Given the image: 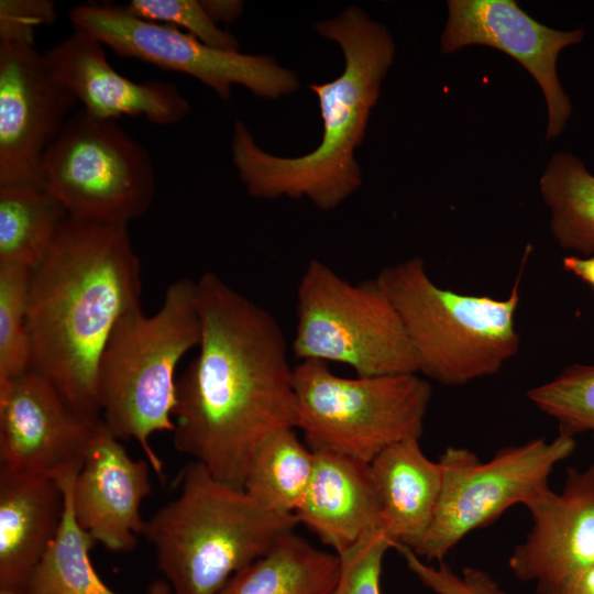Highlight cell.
Wrapping results in <instances>:
<instances>
[{"mask_svg": "<svg viewBox=\"0 0 594 594\" xmlns=\"http://www.w3.org/2000/svg\"><path fill=\"white\" fill-rule=\"evenodd\" d=\"M201 338L176 383L174 447L243 488L257 447L296 429L294 366L275 317L212 272L196 282Z\"/></svg>", "mask_w": 594, "mask_h": 594, "instance_id": "6da1fadb", "label": "cell"}, {"mask_svg": "<svg viewBox=\"0 0 594 594\" xmlns=\"http://www.w3.org/2000/svg\"><path fill=\"white\" fill-rule=\"evenodd\" d=\"M141 266L125 223L68 217L31 271L30 370L84 421L101 420L97 370L117 322L141 308Z\"/></svg>", "mask_w": 594, "mask_h": 594, "instance_id": "7a4b0ae2", "label": "cell"}, {"mask_svg": "<svg viewBox=\"0 0 594 594\" xmlns=\"http://www.w3.org/2000/svg\"><path fill=\"white\" fill-rule=\"evenodd\" d=\"M316 30L341 47L345 66L334 80L310 85L319 100L322 140L310 153L280 157L263 151L241 120L234 123L231 154L241 182L256 198L307 197L331 210L361 186L354 150L362 143L395 45L384 25L358 7L319 22Z\"/></svg>", "mask_w": 594, "mask_h": 594, "instance_id": "3957f363", "label": "cell"}, {"mask_svg": "<svg viewBox=\"0 0 594 594\" xmlns=\"http://www.w3.org/2000/svg\"><path fill=\"white\" fill-rule=\"evenodd\" d=\"M297 525L191 461L179 494L145 520L142 536L173 594H216Z\"/></svg>", "mask_w": 594, "mask_h": 594, "instance_id": "277c9868", "label": "cell"}, {"mask_svg": "<svg viewBox=\"0 0 594 594\" xmlns=\"http://www.w3.org/2000/svg\"><path fill=\"white\" fill-rule=\"evenodd\" d=\"M200 338L196 282L179 278L167 287L154 315L136 308L121 317L98 363L103 424L119 440H135L158 477L164 465L148 439L174 431L176 367Z\"/></svg>", "mask_w": 594, "mask_h": 594, "instance_id": "5b68a950", "label": "cell"}, {"mask_svg": "<svg viewBox=\"0 0 594 594\" xmlns=\"http://www.w3.org/2000/svg\"><path fill=\"white\" fill-rule=\"evenodd\" d=\"M529 251L505 299L442 288L414 256L384 267L376 279L393 302L419 372L447 386L491 376L519 350L515 314Z\"/></svg>", "mask_w": 594, "mask_h": 594, "instance_id": "8992f818", "label": "cell"}, {"mask_svg": "<svg viewBox=\"0 0 594 594\" xmlns=\"http://www.w3.org/2000/svg\"><path fill=\"white\" fill-rule=\"evenodd\" d=\"M296 429L311 450L371 463L387 447L420 439L432 388L418 373L343 377L327 362L294 366Z\"/></svg>", "mask_w": 594, "mask_h": 594, "instance_id": "52a82bcc", "label": "cell"}, {"mask_svg": "<svg viewBox=\"0 0 594 594\" xmlns=\"http://www.w3.org/2000/svg\"><path fill=\"white\" fill-rule=\"evenodd\" d=\"M290 351L298 362L342 363L356 376L419 373L398 312L376 277L351 283L317 258L297 286Z\"/></svg>", "mask_w": 594, "mask_h": 594, "instance_id": "ba28073f", "label": "cell"}, {"mask_svg": "<svg viewBox=\"0 0 594 594\" xmlns=\"http://www.w3.org/2000/svg\"><path fill=\"white\" fill-rule=\"evenodd\" d=\"M46 188L69 217L125 223L151 207L156 188L147 150L113 119L80 109L67 119L43 162Z\"/></svg>", "mask_w": 594, "mask_h": 594, "instance_id": "9c48e42d", "label": "cell"}, {"mask_svg": "<svg viewBox=\"0 0 594 594\" xmlns=\"http://www.w3.org/2000/svg\"><path fill=\"white\" fill-rule=\"evenodd\" d=\"M573 437L506 447L487 462L466 448L448 447L440 455L442 488L433 519L413 550L426 560L444 557L470 532L497 519L509 507L526 505L549 487L554 466L575 450Z\"/></svg>", "mask_w": 594, "mask_h": 594, "instance_id": "30bf717a", "label": "cell"}, {"mask_svg": "<svg viewBox=\"0 0 594 594\" xmlns=\"http://www.w3.org/2000/svg\"><path fill=\"white\" fill-rule=\"evenodd\" d=\"M74 29L86 31L121 57L189 75L228 100L232 85L263 98L298 89L297 75L266 55L211 47L178 28L134 15L125 6L80 4L72 9Z\"/></svg>", "mask_w": 594, "mask_h": 594, "instance_id": "8fae6325", "label": "cell"}, {"mask_svg": "<svg viewBox=\"0 0 594 594\" xmlns=\"http://www.w3.org/2000/svg\"><path fill=\"white\" fill-rule=\"evenodd\" d=\"M76 103L34 40L0 38V187L46 189L45 153Z\"/></svg>", "mask_w": 594, "mask_h": 594, "instance_id": "7c38bea8", "label": "cell"}, {"mask_svg": "<svg viewBox=\"0 0 594 594\" xmlns=\"http://www.w3.org/2000/svg\"><path fill=\"white\" fill-rule=\"evenodd\" d=\"M583 37V30L559 31L542 25L514 0H450L441 47L444 53H452L471 44H483L518 61L543 91L550 139L564 130L572 112L571 101L558 78V55Z\"/></svg>", "mask_w": 594, "mask_h": 594, "instance_id": "4fadbf2b", "label": "cell"}, {"mask_svg": "<svg viewBox=\"0 0 594 594\" xmlns=\"http://www.w3.org/2000/svg\"><path fill=\"white\" fill-rule=\"evenodd\" d=\"M97 424L76 416L44 377L29 370L0 386V470L56 481L78 473Z\"/></svg>", "mask_w": 594, "mask_h": 594, "instance_id": "5bb4252c", "label": "cell"}, {"mask_svg": "<svg viewBox=\"0 0 594 594\" xmlns=\"http://www.w3.org/2000/svg\"><path fill=\"white\" fill-rule=\"evenodd\" d=\"M525 507L531 530L513 550L509 568L538 594H560L594 565V464L569 468L561 493L547 487Z\"/></svg>", "mask_w": 594, "mask_h": 594, "instance_id": "9a60e30c", "label": "cell"}, {"mask_svg": "<svg viewBox=\"0 0 594 594\" xmlns=\"http://www.w3.org/2000/svg\"><path fill=\"white\" fill-rule=\"evenodd\" d=\"M147 460L132 459L101 420L72 488L77 524L112 552H129L142 536L140 508L152 493Z\"/></svg>", "mask_w": 594, "mask_h": 594, "instance_id": "2e32d148", "label": "cell"}, {"mask_svg": "<svg viewBox=\"0 0 594 594\" xmlns=\"http://www.w3.org/2000/svg\"><path fill=\"white\" fill-rule=\"evenodd\" d=\"M103 47L91 34L74 29L43 53L54 77L85 111L113 120L144 117L157 125H173L187 117L190 103L173 82L124 77L108 62Z\"/></svg>", "mask_w": 594, "mask_h": 594, "instance_id": "e0dca14e", "label": "cell"}, {"mask_svg": "<svg viewBox=\"0 0 594 594\" xmlns=\"http://www.w3.org/2000/svg\"><path fill=\"white\" fill-rule=\"evenodd\" d=\"M314 455L311 480L295 513L298 524L338 556L370 535L385 534L370 463L330 450Z\"/></svg>", "mask_w": 594, "mask_h": 594, "instance_id": "ac0fdd59", "label": "cell"}, {"mask_svg": "<svg viewBox=\"0 0 594 594\" xmlns=\"http://www.w3.org/2000/svg\"><path fill=\"white\" fill-rule=\"evenodd\" d=\"M64 506V491L55 479L0 470V588L26 594L59 529Z\"/></svg>", "mask_w": 594, "mask_h": 594, "instance_id": "d6986e66", "label": "cell"}, {"mask_svg": "<svg viewBox=\"0 0 594 594\" xmlns=\"http://www.w3.org/2000/svg\"><path fill=\"white\" fill-rule=\"evenodd\" d=\"M380 494L385 534L393 548L415 550L433 519L442 469L421 450L419 439L394 443L370 463Z\"/></svg>", "mask_w": 594, "mask_h": 594, "instance_id": "ffe728a7", "label": "cell"}, {"mask_svg": "<svg viewBox=\"0 0 594 594\" xmlns=\"http://www.w3.org/2000/svg\"><path fill=\"white\" fill-rule=\"evenodd\" d=\"M339 575L337 553L320 550L290 531L216 594H331Z\"/></svg>", "mask_w": 594, "mask_h": 594, "instance_id": "44dd1931", "label": "cell"}, {"mask_svg": "<svg viewBox=\"0 0 594 594\" xmlns=\"http://www.w3.org/2000/svg\"><path fill=\"white\" fill-rule=\"evenodd\" d=\"M77 473L57 480L65 506L59 529L34 569L26 594H118L97 574L89 557L96 540L77 524L72 488ZM146 594H173L166 580L152 582Z\"/></svg>", "mask_w": 594, "mask_h": 594, "instance_id": "7402d4cb", "label": "cell"}, {"mask_svg": "<svg viewBox=\"0 0 594 594\" xmlns=\"http://www.w3.org/2000/svg\"><path fill=\"white\" fill-rule=\"evenodd\" d=\"M68 217L47 188L0 187V264L34 270Z\"/></svg>", "mask_w": 594, "mask_h": 594, "instance_id": "603a6c76", "label": "cell"}, {"mask_svg": "<svg viewBox=\"0 0 594 594\" xmlns=\"http://www.w3.org/2000/svg\"><path fill=\"white\" fill-rule=\"evenodd\" d=\"M295 428L278 430L257 447L243 490L264 507L295 515L309 486L315 455Z\"/></svg>", "mask_w": 594, "mask_h": 594, "instance_id": "cb8c5ba5", "label": "cell"}, {"mask_svg": "<svg viewBox=\"0 0 594 594\" xmlns=\"http://www.w3.org/2000/svg\"><path fill=\"white\" fill-rule=\"evenodd\" d=\"M540 190L558 244L582 255L594 254V175L573 154L557 153L540 179Z\"/></svg>", "mask_w": 594, "mask_h": 594, "instance_id": "d4e9b609", "label": "cell"}, {"mask_svg": "<svg viewBox=\"0 0 594 594\" xmlns=\"http://www.w3.org/2000/svg\"><path fill=\"white\" fill-rule=\"evenodd\" d=\"M31 270L0 264V386L30 370Z\"/></svg>", "mask_w": 594, "mask_h": 594, "instance_id": "484cf974", "label": "cell"}, {"mask_svg": "<svg viewBox=\"0 0 594 594\" xmlns=\"http://www.w3.org/2000/svg\"><path fill=\"white\" fill-rule=\"evenodd\" d=\"M528 399L557 420L559 433H594V365L573 364L527 392Z\"/></svg>", "mask_w": 594, "mask_h": 594, "instance_id": "4316f807", "label": "cell"}, {"mask_svg": "<svg viewBox=\"0 0 594 594\" xmlns=\"http://www.w3.org/2000/svg\"><path fill=\"white\" fill-rule=\"evenodd\" d=\"M134 15L162 24L184 28L202 43L223 51H239L238 40L221 30L197 0H131L125 4Z\"/></svg>", "mask_w": 594, "mask_h": 594, "instance_id": "83f0119b", "label": "cell"}, {"mask_svg": "<svg viewBox=\"0 0 594 594\" xmlns=\"http://www.w3.org/2000/svg\"><path fill=\"white\" fill-rule=\"evenodd\" d=\"M392 548L386 535L377 532L339 554L340 575L331 594H381L383 559Z\"/></svg>", "mask_w": 594, "mask_h": 594, "instance_id": "f1b7e54d", "label": "cell"}, {"mask_svg": "<svg viewBox=\"0 0 594 594\" xmlns=\"http://www.w3.org/2000/svg\"><path fill=\"white\" fill-rule=\"evenodd\" d=\"M409 571L435 594H506L492 576L476 568H464L461 574L440 562L439 566L421 560L411 549L397 547Z\"/></svg>", "mask_w": 594, "mask_h": 594, "instance_id": "f546056e", "label": "cell"}, {"mask_svg": "<svg viewBox=\"0 0 594 594\" xmlns=\"http://www.w3.org/2000/svg\"><path fill=\"white\" fill-rule=\"evenodd\" d=\"M56 15L50 0H1L0 38L34 40L35 28L52 23Z\"/></svg>", "mask_w": 594, "mask_h": 594, "instance_id": "4dcf8cb0", "label": "cell"}, {"mask_svg": "<svg viewBox=\"0 0 594 594\" xmlns=\"http://www.w3.org/2000/svg\"><path fill=\"white\" fill-rule=\"evenodd\" d=\"M200 2L216 24L219 22L230 23L243 12V2L239 0H204Z\"/></svg>", "mask_w": 594, "mask_h": 594, "instance_id": "1f68e13d", "label": "cell"}, {"mask_svg": "<svg viewBox=\"0 0 594 594\" xmlns=\"http://www.w3.org/2000/svg\"><path fill=\"white\" fill-rule=\"evenodd\" d=\"M562 265L565 271L594 288V255L588 257L569 255L563 257Z\"/></svg>", "mask_w": 594, "mask_h": 594, "instance_id": "d6a6232c", "label": "cell"}, {"mask_svg": "<svg viewBox=\"0 0 594 594\" xmlns=\"http://www.w3.org/2000/svg\"><path fill=\"white\" fill-rule=\"evenodd\" d=\"M560 594H594V565L581 573Z\"/></svg>", "mask_w": 594, "mask_h": 594, "instance_id": "836d02e7", "label": "cell"}, {"mask_svg": "<svg viewBox=\"0 0 594 594\" xmlns=\"http://www.w3.org/2000/svg\"><path fill=\"white\" fill-rule=\"evenodd\" d=\"M0 594H25V593L0 588Z\"/></svg>", "mask_w": 594, "mask_h": 594, "instance_id": "e575fe53", "label": "cell"}]
</instances>
